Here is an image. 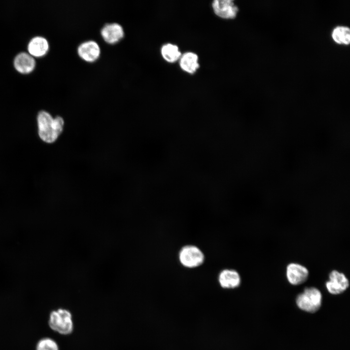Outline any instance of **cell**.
I'll list each match as a JSON object with an SVG mask.
<instances>
[{
	"instance_id": "1",
	"label": "cell",
	"mask_w": 350,
	"mask_h": 350,
	"mask_svg": "<svg viewBox=\"0 0 350 350\" xmlns=\"http://www.w3.org/2000/svg\"><path fill=\"white\" fill-rule=\"evenodd\" d=\"M36 123L39 139L51 144L55 142L62 133L65 122L61 116L53 117L49 112L41 110L37 115Z\"/></svg>"
},
{
	"instance_id": "2",
	"label": "cell",
	"mask_w": 350,
	"mask_h": 350,
	"mask_svg": "<svg viewBox=\"0 0 350 350\" xmlns=\"http://www.w3.org/2000/svg\"><path fill=\"white\" fill-rule=\"evenodd\" d=\"M296 303L301 310L309 313H315L321 306L322 295L316 287H307L297 296Z\"/></svg>"
},
{
	"instance_id": "3",
	"label": "cell",
	"mask_w": 350,
	"mask_h": 350,
	"mask_svg": "<svg viewBox=\"0 0 350 350\" xmlns=\"http://www.w3.org/2000/svg\"><path fill=\"white\" fill-rule=\"evenodd\" d=\"M49 325L53 331L62 335H69L73 331L72 315L69 310L59 308L52 311L49 315Z\"/></svg>"
},
{
	"instance_id": "4",
	"label": "cell",
	"mask_w": 350,
	"mask_h": 350,
	"mask_svg": "<svg viewBox=\"0 0 350 350\" xmlns=\"http://www.w3.org/2000/svg\"><path fill=\"white\" fill-rule=\"evenodd\" d=\"M180 263L189 268L197 267L203 264L205 256L203 252L194 245H186L180 250L178 254Z\"/></svg>"
},
{
	"instance_id": "5",
	"label": "cell",
	"mask_w": 350,
	"mask_h": 350,
	"mask_svg": "<svg viewBox=\"0 0 350 350\" xmlns=\"http://www.w3.org/2000/svg\"><path fill=\"white\" fill-rule=\"evenodd\" d=\"M349 285V280L346 275L336 270L330 273L329 280L325 283L328 292L333 295L343 293L347 290Z\"/></svg>"
},
{
	"instance_id": "6",
	"label": "cell",
	"mask_w": 350,
	"mask_h": 350,
	"mask_svg": "<svg viewBox=\"0 0 350 350\" xmlns=\"http://www.w3.org/2000/svg\"><path fill=\"white\" fill-rule=\"evenodd\" d=\"M308 269L303 265L291 262L286 268V277L292 285H298L306 281L309 276Z\"/></svg>"
},
{
	"instance_id": "7",
	"label": "cell",
	"mask_w": 350,
	"mask_h": 350,
	"mask_svg": "<svg viewBox=\"0 0 350 350\" xmlns=\"http://www.w3.org/2000/svg\"><path fill=\"white\" fill-rule=\"evenodd\" d=\"M212 7L214 13L222 18H234L238 12V7L231 0H215Z\"/></svg>"
},
{
	"instance_id": "8",
	"label": "cell",
	"mask_w": 350,
	"mask_h": 350,
	"mask_svg": "<svg viewBox=\"0 0 350 350\" xmlns=\"http://www.w3.org/2000/svg\"><path fill=\"white\" fill-rule=\"evenodd\" d=\"M77 52L79 56L85 61L93 62L99 58L101 53V49L96 41L88 40L79 45Z\"/></svg>"
},
{
	"instance_id": "9",
	"label": "cell",
	"mask_w": 350,
	"mask_h": 350,
	"mask_svg": "<svg viewBox=\"0 0 350 350\" xmlns=\"http://www.w3.org/2000/svg\"><path fill=\"white\" fill-rule=\"evenodd\" d=\"M101 34L105 41L113 44L118 42L124 35L122 26L117 22L108 23L101 30Z\"/></svg>"
},
{
	"instance_id": "10",
	"label": "cell",
	"mask_w": 350,
	"mask_h": 350,
	"mask_svg": "<svg viewBox=\"0 0 350 350\" xmlns=\"http://www.w3.org/2000/svg\"><path fill=\"white\" fill-rule=\"evenodd\" d=\"M218 280L221 287L225 289L237 288L241 282L240 274L234 269H225L222 270L219 274Z\"/></svg>"
},
{
	"instance_id": "11",
	"label": "cell",
	"mask_w": 350,
	"mask_h": 350,
	"mask_svg": "<svg viewBox=\"0 0 350 350\" xmlns=\"http://www.w3.org/2000/svg\"><path fill=\"white\" fill-rule=\"evenodd\" d=\"M16 70L22 74L31 72L35 66V60L29 53L21 52L18 54L14 60Z\"/></svg>"
},
{
	"instance_id": "12",
	"label": "cell",
	"mask_w": 350,
	"mask_h": 350,
	"mask_svg": "<svg viewBox=\"0 0 350 350\" xmlns=\"http://www.w3.org/2000/svg\"><path fill=\"white\" fill-rule=\"evenodd\" d=\"M47 40L40 36L34 37L29 42L28 51L33 57H41L45 55L49 50Z\"/></svg>"
},
{
	"instance_id": "13",
	"label": "cell",
	"mask_w": 350,
	"mask_h": 350,
	"mask_svg": "<svg viewBox=\"0 0 350 350\" xmlns=\"http://www.w3.org/2000/svg\"><path fill=\"white\" fill-rule=\"evenodd\" d=\"M198 59L196 54L192 52H187L181 56L179 65L184 71L192 74L194 73L199 67Z\"/></svg>"
},
{
	"instance_id": "14",
	"label": "cell",
	"mask_w": 350,
	"mask_h": 350,
	"mask_svg": "<svg viewBox=\"0 0 350 350\" xmlns=\"http://www.w3.org/2000/svg\"><path fill=\"white\" fill-rule=\"evenodd\" d=\"M333 40L339 45H348L350 43V29L349 27L339 25L335 27L332 32Z\"/></svg>"
},
{
	"instance_id": "15",
	"label": "cell",
	"mask_w": 350,
	"mask_h": 350,
	"mask_svg": "<svg viewBox=\"0 0 350 350\" xmlns=\"http://www.w3.org/2000/svg\"><path fill=\"white\" fill-rule=\"evenodd\" d=\"M161 53L163 58L170 63L176 61L181 56L178 47L171 43H167L162 46Z\"/></svg>"
},
{
	"instance_id": "16",
	"label": "cell",
	"mask_w": 350,
	"mask_h": 350,
	"mask_svg": "<svg viewBox=\"0 0 350 350\" xmlns=\"http://www.w3.org/2000/svg\"><path fill=\"white\" fill-rule=\"evenodd\" d=\"M36 350H59L55 341L48 337L41 339L37 343Z\"/></svg>"
}]
</instances>
